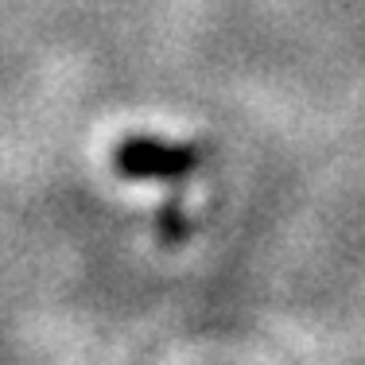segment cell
I'll return each instance as SVG.
<instances>
[{
  "label": "cell",
  "instance_id": "cell-1",
  "mask_svg": "<svg viewBox=\"0 0 365 365\" xmlns=\"http://www.w3.org/2000/svg\"><path fill=\"white\" fill-rule=\"evenodd\" d=\"M117 171L125 179H155V182H179L195 171L198 152L190 144L160 140V136H128L117 144L113 155Z\"/></svg>",
  "mask_w": 365,
  "mask_h": 365
}]
</instances>
